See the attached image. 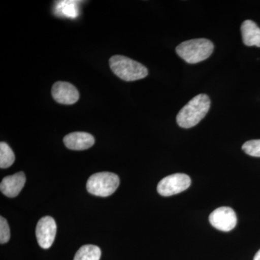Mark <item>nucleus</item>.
Masks as SVG:
<instances>
[{
	"label": "nucleus",
	"mask_w": 260,
	"mask_h": 260,
	"mask_svg": "<svg viewBox=\"0 0 260 260\" xmlns=\"http://www.w3.org/2000/svg\"><path fill=\"white\" fill-rule=\"evenodd\" d=\"M210 107V99L206 94L196 95L178 113L177 124L184 129L196 126L208 114Z\"/></svg>",
	"instance_id": "f257e3e1"
},
{
	"label": "nucleus",
	"mask_w": 260,
	"mask_h": 260,
	"mask_svg": "<svg viewBox=\"0 0 260 260\" xmlns=\"http://www.w3.org/2000/svg\"><path fill=\"white\" fill-rule=\"evenodd\" d=\"M109 66L113 73L124 81L143 79L148 75L146 67L124 56H113L109 59Z\"/></svg>",
	"instance_id": "f03ea898"
},
{
	"label": "nucleus",
	"mask_w": 260,
	"mask_h": 260,
	"mask_svg": "<svg viewBox=\"0 0 260 260\" xmlns=\"http://www.w3.org/2000/svg\"><path fill=\"white\" fill-rule=\"evenodd\" d=\"M214 49L213 42L206 39H191L181 43L176 49L178 55L189 64L208 59Z\"/></svg>",
	"instance_id": "7ed1b4c3"
},
{
	"label": "nucleus",
	"mask_w": 260,
	"mask_h": 260,
	"mask_svg": "<svg viewBox=\"0 0 260 260\" xmlns=\"http://www.w3.org/2000/svg\"><path fill=\"white\" fill-rule=\"evenodd\" d=\"M119 186V177L111 172L96 173L89 178L86 184L89 193L104 198L112 195Z\"/></svg>",
	"instance_id": "20e7f679"
},
{
	"label": "nucleus",
	"mask_w": 260,
	"mask_h": 260,
	"mask_svg": "<svg viewBox=\"0 0 260 260\" xmlns=\"http://www.w3.org/2000/svg\"><path fill=\"white\" fill-rule=\"evenodd\" d=\"M191 185V179L184 174H175L164 178L157 186L162 196L169 197L185 191Z\"/></svg>",
	"instance_id": "39448f33"
},
{
	"label": "nucleus",
	"mask_w": 260,
	"mask_h": 260,
	"mask_svg": "<svg viewBox=\"0 0 260 260\" xmlns=\"http://www.w3.org/2000/svg\"><path fill=\"white\" fill-rule=\"evenodd\" d=\"M209 221L218 230L230 232L237 225V215L232 208L221 207L212 212L210 215Z\"/></svg>",
	"instance_id": "423d86ee"
},
{
	"label": "nucleus",
	"mask_w": 260,
	"mask_h": 260,
	"mask_svg": "<svg viewBox=\"0 0 260 260\" xmlns=\"http://www.w3.org/2000/svg\"><path fill=\"white\" fill-rule=\"evenodd\" d=\"M56 234V224L51 216L43 217L38 222L36 234L38 243L43 249H49L54 243Z\"/></svg>",
	"instance_id": "0eeeda50"
},
{
	"label": "nucleus",
	"mask_w": 260,
	"mask_h": 260,
	"mask_svg": "<svg viewBox=\"0 0 260 260\" xmlns=\"http://www.w3.org/2000/svg\"><path fill=\"white\" fill-rule=\"evenodd\" d=\"M51 95L55 102L65 105H72L79 100L78 89L67 82H56L51 88Z\"/></svg>",
	"instance_id": "6e6552de"
},
{
	"label": "nucleus",
	"mask_w": 260,
	"mask_h": 260,
	"mask_svg": "<svg viewBox=\"0 0 260 260\" xmlns=\"http://www.w3.org/2000/svg\"><path fill=\"white\" fill-rule=\"evenodd\" d=\"M26 178L23 172L5 177L0 184V190L8 198L18 196L25 185Z\"/></svg>",
	"instance_id": "1a4fd4ad"
},
{
	"label": "nucleus",
	"mask_w": 260,
	"mask_h": 260,
	"mask_svg": "<svg viewBox=\"0 0 260 260\" xmlns=\"http://www.w3.org/2000/svg\"><path fill=\"white\" fill-rule=\"evenodd\" d=\"M65 146L73 150H83L91 148L95 143L93 135L84 132H75L63 139Z\"/></svg>",
	"instance_id": "9d476101"
},
{
	"label": "nucleus",
	"mask_w": 260,
	"mask_h": 260,
	"mask_svg": "<svg viewBox=\"0 0 260 260\" xmlns=\"http://www.w3.org/2000/svg\"><path fill=\"white\" fill-rule=\"evenodd\" d=\"M243 42L248 47H260V28L254 21L246 20L241 26Z\"/></svg>",
	"instance_id": "9b49d317"
},
{
	"label": "nucleus",
	"mask_w": 260,
	"mask_h": 260,
	"mask_svg": "<svg viewBox=\"0 0 260 260\" xmlns=\"http://www.w3.org/2000/svg\"><path fill=\"white\" fill-rule=\"evenodd\" d=\"M102 251L99 246L88 244L81 246L75 254L74 260H100Z\"/></svg>",
	"instance_id": "f8f14e48"
},
{
	"label": "nucleus",
	"mask_w": 260,
	"mask_h": 260,
	"mask_svg": "<svg viewBox=\"0 0 260 260\" xmlns=\"http://www.w3.org/2000/svg\"><path fill=\"white\" fill-rule=\"evenodd\" d=\"M15 156L13 150L5 142L0 143V167L7 169L13 165L15 162Z\"/></svg>",
	"instance_id": "ddd939ff"
},
{
	"label": "nucleus",
	"mask_w": 260,
	"mask_h": 260,
	"mask_svg": "<svg viewBox=\"0 0 260 260\" xmlns=\"http://www.w3.org/2000/svg\"><path fill=\"white\" fill-rule=\"evenodd\" d=\"M242 150L251 156L260 157V140H253L246 142L243 145Z\"/></svg>",
	"instance_id": "4468645a"
},
{
	"label": "nucleus",
	"mask_w": 260,
	"mask_h": 260,
	"mask_svg": "<svg viewBox=\"0 0 260 260\" xmlns=\"http://www.w3.org/2000/svg\"><path fill=\"white\" fill-rule=\"evenodd\" d=\"M10 231L9 225L6 219L1 216L0 218V243L5 244L10 240Z\"/></svg>",
	"instance_id": "2eb2a0df"
},
{
	"label": "nucleus",
	"mask_w": 260,
	"mask_h": 260,
	"mask_svg": "<svg viewBox=\"0 0 260 260\" xmlns=\"http://www.w3.org/2000/svg\"><path fill=\"white\" fill-rule=\"evenodd\" d=\"M254 260H260V249L256 252L255 256H254Z\"/></svg>",
	"instance_id": "dca6fc26"
}]
</instances>
